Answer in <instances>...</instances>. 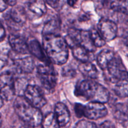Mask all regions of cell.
<instances>
[{"label": "cell", "mask_w": 128, "mask_h": 128, "mask_svg": "<svg viewBox=\"0 0 128 128\" xmlns=\"http://www.w3.org/2000/svg\"><path fill=\"white\" fill-rule=\"evenodd\" d=\"M42 48L50 62L63 65L69 58L68 46L60 34L42 35Z\"/></svg>", "instance_id": "1"}, {"label": "cell", "mask_w": 128, "mask_h": 128, "mask_svg": "<svg viewBox=\"0 0 128 128\" xmlns=\"http://www.w3.org/2000/svg\"><path fill=\"white\" fill-rule=\"evenodd\" d=\"M74 94L77 97L86 101L102 104L108 102L110 98V93L107 88L91 80L79 82L75 88Z\"/></svg>", "instance_id": "2"}, {"label": "cell", "mask_w": 128, "mask_h": 128, "mask_svg": "<svg viewBox=\"0 0 128 128\" xmlns=\"http://www.w3.org/2000/svg\"><path fill=\"white\" fill-rule=\"evenodd\" d=\"M15 112L22 122L30 128H36L42 122V112L39 109L30 104L23 97L18 96L14 102Z\"/></svg>", "instance_id": "3"}, {"label": "cell", "mask_w": 128, "mask_h": 128, "mask_svg": "<svg viewBox=\"0 0 128 128\" xmlns=\"http://www.w3.org/2000/svg\"><path fill=\"white\" fill-rule=\"evenodd\" d=\"M37 76L45 90H54L58 83V74L51 63L39 64L37 66Z\"/></svg>", "instance_id": "4"}, {"label": "cell", "mask_w": 128, "mask_h": 128, "mask_svg": "<svg viewBox=\"0 0 128 128\" xmlns=\"http://www.w3.org/2000/svg\"><path fill=\"white\" fill-rule=\"evenodd\" d=\"M106 78L109 81L115 83L122 80H128V72L120 56H116L108 66Z\"/></svg>", "instance_id": "5"}, {"label": "cell", "mask_w": 128, "mask_h": 128, "mask_svg": "<svg viewBox=\"0 0 128 128\" xmlns=\"http://www.w3.org/2000/svg\"><path fill=\"white\" fill-rule=\"evenodd\" d=\"M16 78L11 71H6L0 74V96L3 101L12 100L16 94Z\"/></svg>", "instance_id": "6"}, {"label": "cell", "mask_w": 128, "mask_h": 128, "mask_svg": "<svg viewBox=\"0 0 128 128\" xmlns=\"http://www.w3.org/2000/svg\"><path fill=\"white\" fill-rule=\"evenodd\" d=\"M23 97L30 104L39 110L47 104L43 91L37 85H28L23 92Z\"/></svg>", "instance_id": "7"}, {"label": "cell", "mask_w": 128, "mask_h": 128, "mask_svg": "<svg viewBox=\"0 0 128 128\" xmlns=\"http://www.w3.org/2000/svg\"><path fill=\"white\" fill-rule=\"evenodd\" d=\"M98 32L105 41H111L118 36V28L117 24L108 18L101 19L98 24Z\"/></svg>", "instance_id": "8"}, {"label": "cell", "mask_w": 128, "mask_h": 128, "mask_svg": "<svg viewBox=\"0 0 128 128\" xmlns=\"http://www.w3.org/2000/svg\"><path fill=\"white\" fill-rule=\"evenodd\" d=\"M108 110L104 104L90 102L84 106V116L91 120H97L106 116Z\"/></svg>", "instance_id": "9"}, {"label": "cell", "mask_w": 128, "mask_h": 128, "mask_svg": "<svg viewBox=\"0 0 128 128\" xmlns=\"http://www.w3.org/2000/svg\"><path fill=\"white\" fill-rule=\"evenodd\" d=\"M12 62L20 73H31L34 69V61L29 54H20V56L12 59Z\"/></svg>", "instance_id": "10"}, {"label": "cell", "mask_w": 128, "mask_h": 128, "mask_svg": "<svg viewBox=\"0 0 128 128\" xmlns=\"http://www.w3.org/2000/svg\"><path fill=\"white\" fill-rule=\"evenodd\" d=\"M10 46L18 54H28V41L24 37L18 34H10L8 38Z\"/></svg>", "instance_id": "11"}, {"label": "cell", "mask_w": 128, "mask_h": 128, "mask_svg": "<svg viewBox=\"0 0 128 128\" xmlns=\"http://www.w3.org/2000/svg\"><path fill=\"white\" fill-rule=\"evenodd\" d=\"M26 14H31L36 18L44 16L47 12V7L45 2L42 0H35L27 2L26 5Z\"/></svg>", "instance_id": "12"}, {"label": "cell", "mask_w": 128, "mask_h": 128, "mask_svg": "<svg viewBox=\"0 0 128 128\" xmlns=\"http://www.w3.org/2000/svg\"><path fill=\"white\" fill-rule=\"evenodd\" d=\"M7 18L12 21L14 25L22 26L26 22L28 16L26 10L21 6H14L8 13Z\"/></svg>", "instance_id": "13"}, {"label": "cell", "mask_w": 128, "mask_h": 128, "mask_svg": "<svg viewBox=\"0 0 128 128\" xmlns=\"http://www.w3.org/2000/svg\"><path fill=\"white\" fill-rule=\"evenodd\" d=\"M54 116L60 127H64L70 121V112L64 104L58 102L54 108Z\"/></svg>", "instance_id": "14"}, {"label": "cell", "mask_w": 128, "mask_h": 128, "mask_svg": "<svg viewBox=\"0 0 128 128\" xmlns=\"http://www.w3.org/2000/svg\"><path fill=\"white\" fill-rule=\"evenodd\" d=\"M28 44L29 52L32 54L34 57L38 59L39 60L42 61L44 63H51L46 56L43 48L41 46L40 42L36 39H32V40H30L29 42L28 41Z\"/></svg>", "instance_id": "15"}, {"label": "cell", "mask_w": 128, "mask_h": 128, "mask_svg": "<svg viewBox=\"0 0 128 128\" xmlns=\"http://www.w3.org/2000/svg\"><path fill=\"white\" fill-rule=\"evenodd\" d=\"M113 116L116 121L125 128L128 124V107L123 103H118L115 105L113 110Z\"/></svg>", "instance_id": "16"}, {"label": "cell", "mask_w": 128, "mask_h": 128, "mask_svg": "<svg viewBox=\"0 0 128 128\" xmlns=\"http://www.w3.org/2000/svg\"><path fill=\"white\" fill-rule=\"evenodd\" d=\"M78 70L82 74L91 80L97 79L99 76L97 68L94 64L90 62H81L79 64Z\"/></svg>", "instance_id": "17"}, {"label": "cell", "mask_w": 128, "mask_h": 128, "mask_svg": "<svg viewBox=\"0 0 128 128\" xmlns=\"http://www.w3.org/2000/svg\"><path fill=\"white\" fill-rule=\"evenodd\" d=\"M114 57L115 54L112 50H102L97 56V62L99 67L101 70L105 71L110 62Z\"/></svg>", "instance_id": "18"}, {"label": "cell", "mask_w": 128, "mask_h": 128, "mask_svg": "<svg viewBox=\"0 0 128 128\" xmlns=\"http://www.w3.org/2000/svg\"><path fill=\"white\" fill-rule=\"evenodd\" d=\"M61 28V22L58 18L54 17L48 20L42 29V35L59 34Z\"/></svg>", "instance_id": "19"}, {"label": "cell", "mask_w": 128, "mask_h": 128, "mask_svg": "<svg viewBox=\"0 0 128 128\" xmlns=\"http://www.w3.org/2000/svg\"><path fill=\"white\" fill-rule=\"evenodd\" d=\"M72 55L74 57L81 62H89L90 52L81 45H76L72 48Z\"/></svg>", "instance_id": "20"}, {"label": "cell", "mask_w": 128, "mask_h": 128, "mask_svg": "<svg viewBox=\"0 0 128 128\" xmlns=\"http://www.w3.org/2000/svg\"><path fill=\"white\" fill-rule=\"evenodd\" d=\"M42 128H60L54 114L53 112H48L42 118L41 122Z\"/></svg>", "instance_id": "21"}, {"label": "cell", "mask_w": 128, "mask_h": 128, "mask_svg": "<svg viewBox=\"0 0 128 128\" xmlns=\"http://www.w3.org/2000/svg\"><path fill=\"white\" fill-rule=\"evenodd\" d=\"M128 80H122L116 82L114 91L118 97L124 98L128 96Z\"/></svg>", "instance_id": "22"}, {"label": "cell", "mask_w": 128, "mask_h": 128, "mask_svg": "<svg viewBox=\"0 0 128 128\" xmlns=\"http://www.w3.org/2000/svg\"><path fill=\"white\" fill-rule=\"evenodd\" d=\"M88 32L91 42L95 48H101L104 46L106 42L97 30L95 29H91L88 31Z\"/></svg>", "instance_id": "23"}, {"label": "cell", "mask_w": 128, "mask_h": 128, "mask_svg": "<svg viewBox=\"0 0 128 128\" xmlns=\"http://www.w3.org/2000/svg\"><path fill=\"white\" fill-rule=\"evenodd\" d=\"M110 7L112 11L117 13L128 14L127 1H112L110 2Z\"/></svg>", "instance_id": "24"}, {"label": "cell", "mask_w": 128, "mask_h": 128, "mask_svg": "<svg viewBox=\"0 0 128 128\" xmlns=\"http://www.w3.org/2000/svg\"><path fill=\"white\" fill-rule=\"evenodd\" d=\"M10 50L6 45H0V71L7 65L8 62Z\"/></svg>", "instance_id": "25"}, {"label": "cell", "mask_w": 128, "mask_h": 128, "mask_svg": "<svg viewBox=\"0 0 128 128\" xmlns=\"http://www.w3.org/2000/svg\"><path fill=\"white\" fill-rule=\"evenodd\" d=\"M61 72H62V76L68 78H72L75 77L76 75V70L73 67L71 66V64L64 66L62 68Z\"/></svg>", "instance_id": "26"}, {"label": "cell", "mask_w": 128, "mask_h": 128, "mask_svg": "<svg viewBox=\"0 0 128 128\" xmlns=\"http://www.w3.org/2000/svg\"><path fill=\"white\" fill-rule=\"evenodd\" d=\"M74 128H98V127L94 122L83 120L77 122Z\"/></svg>", "instance_id": "27"}, {"label": "cell", "mask_w": 128, "mask_h": 128, "mask_svg": "<svg viewBox=\"0 0 128 128\" xmlns=\"http://www.w3.org/2000/svg\"><path fill=\"white\" fill-rule=\"evenodd\" d=\"M84 106L80 103H76L74 106V111L78 118H82L84 116Z\"/></svg>", "instance_id": "28"}, {"label": "cell", "mask_w": 128, "mask_h": 128, "mask_svg": "<svg viewBox=\"0 0 128 128\" xmlns=\"http://www.w3.org/2000/svg\"><path fill=\"white\" fill-rule=\"evenodd\" d=\"M100 128H116V126L112 121H106L100 125Z\"/></svg>", "instance_id": "29"}, {"label": "cell", "mask_w": 128, "mask_h": 128, "mask_svg": "<svg viewBox=\"0 0 128 128\" xmlns=\"http://www.w3.org/2000/svg\"><path fill=\"white\" fill-rule=\"evenodd\" d=\"M6 37V31L3 25L0 22V43L2 42Z\"/></svg>", "instance_id": "30"}, {"label": "cell", "mask_w": 128, "mask_h": 128, "mask_svg": "<svg viewBox=\"0 0 128 128\" xmlns=\"http://www.w3.org/2000/svg\"><path fill=\"white\" fill-rule=\"evenodd\" d=\"M45 3L48 4V5H50L51 7L53 8H58L59 7V6L60 5V2L61 1H44Z\"/></svg>", "instance_id": "31"}, {"label": "cell", "mask_w": 128, "mask_h": 128, "mask_svg": "<svg viewBox=\"0 0 128 128\" xmlns=\"http://www.w3.org/2000/svg\"><path fill=\"white\" fill-rule=\"evenodd\" d=\"M8 6L6 3L5 1H1L0 0V12L4 11L8 8Z\"/></svg>", "instance_id": "32"}, {"label": "cell", "mask_w": 128, "mask_h": 128, "mask_svg": "<svg viewBox=\"0 0 128 128\" xmlns=\"http://www.w3.org/2000/svg\"><path fill=\"white\" fill-rule=\"evenodd\" d=\"M11 128H31L26 124L24 123L23 122H21V123H18L17 124H15L14 126H12Z\"/></svg>", "instance_id": "33"}, {"label": "cell", "mask_w": 128, "mask_h": 128, "mask_svg": "<svg viewBox=\"0 0 128 128\" xmlns=\"http://www.w3.org/2000/svg\"><path fill=\"white\" fill-rule=\"evenodd\" d=\"M6 3L7 4L8 6H14L17 3V1H11V0H9V1H5Z\"/></svg>", "instance_id": "34"}, {"label": "cell", "mask_w": 128, "mask_h": 128, "mask_svg": "<svg viewBox=\"0 0 128 128\" xmlns=\"http://www.w3.org/2000/svg\"><path fill=\"white\" fill-rule=\"evenodd\" d=\"M67 2L70 6H71V7H73V6L76 4V3L77 2V1H68Z\"/></svg>", "instance_id": "35"}, {"label": "cell", "mask_w": 128, "mask_h": 128, "mask_svg": "<svg viewBox=\"0 0 128 128\" xmlns=\"http://www.w3.org/2000/svg\"><path fill=\"white\" fill-rule=\"evenodd\" d=\"M3 104H4V101L3 100H2V98H1V96H0V109L3 106Z\"/></svg>", "instance_id": "36"}, {"label": "cell", "mask_w": 128, "mask_h": 128, "mask_svg": "<svg viewBox=\"0 0 128 128\" xmlns=\"http://www.w3.org/2000/svg\"><path fill=\"white\" fill-rule=\"evenodd\" d=\"M2 117H1V113H0V128H1V126H2Z\"/></svg>", "instance_id": "37"}]
</instances>
